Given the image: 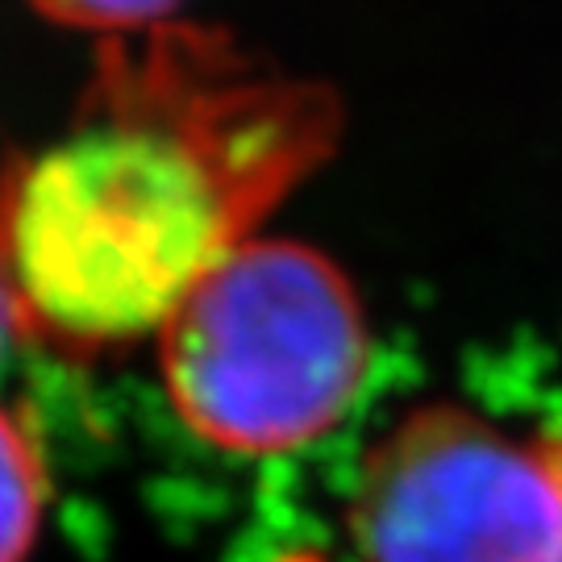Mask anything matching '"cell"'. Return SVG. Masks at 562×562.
<instances>
[{
	"label": "cell",
	"instance_id": "obj_1",
	"mask_svg": "<svg viewBox=\"0 0 562 562\" xmlns=\"http://www.w3.org/2000/svg\"><path fill=\"white\" fill-rule=\"evenodd\" d=\"M341 109L213 30L104 38L71 130L0 176L21 338L101 359L159 338L196 283L334 150Z\"/></svg>",
	"mask_w": 562,
	"mask_h": 562
},
{
	"label": "cell",
	"instance_id": "obj_2",
	"mask_svg": "<svg viewBox=\"0 0 562 562\" xmlns=\"http://www.w3.org/2000/svg\"><path fill=\"white\" fill-rule=\"evenodd\" d=\"M162 392L180 425L238 459H280L334 434L359 401L371 334L322 250L250 238L159 329Z\"/></svg>",
	"mask_w": 562,
	"mask_h": 562
},
{
	"label": "cell",
	"instance_id": "obj_3",
	"mask_svg": "<svg viewBox=\"0 0 562 562\" xmlns=\"http://www.w3.org/2000/svg\"><path fill=\"white\" fill-rule=\"evenodd\" d=\"M346 529L359 562H562V467L467 404H422L371 442Z\"/></svg>",
	"mask_w": 562,
	"mask_h": 562
},
{
	"label": "cell",
	"instance_id": "obj_4",
	"mask_svg": "<svg viewBox=\"0 0 562 562\" xmlns=\"http://www.w3.org/2000/svg\"><path fill=\"white\" fill-rule=\"evenodd\" d=\"M50 501V471L34 425L0 404V562H30Z\"/></svg>",
	"mask_w": 562,
	"mask_h": 562
},
{
	"label": "cell",
	"instance_id": "obj_5",
	"mask_svg": "<svg viewBox=\"0 0 562 562\" xmlns=\"http://www.w3.org/2000/svg\"><path fill=\"white\" fill-rule=\"evenodd\" d=\"M180 0H34V9L63 25H80V30H101L109 38L121 34H142L150 25L176 13Z\"/></svg>",
	"mask_w": 562,
	"mask_h": 562
},
{
	"label": "cell",
	"instance_id": "obj_6",
	"mask_svg": "<svg viewBox=\"0 0 562 562\" xmlns=\"http://www.w3.org/2000/svg\"><path fill=\"white\" fill-rule=\"evenodd\" d=\"M18 338V325H13V308H9V296H4V288H0V355H4V346Z\"/></svg>",
	"mask_w": 562,
	"mask_h": 562
},
{
	"label": "cell",
	"instance_id": "obj_7",
	"mask_svg": "<svg viewBox=\"0 0 562 562\" xmlns=\"http://www.w3.org/2000/svg\"><path fill=\"white\" fill-rule=\"evenodd\" d=\"M550 446H554V459H559V467H562V438H550Z\"/></svg>",
	"mask_w": 562,
	"mask_h": 562
}]
</instances>
